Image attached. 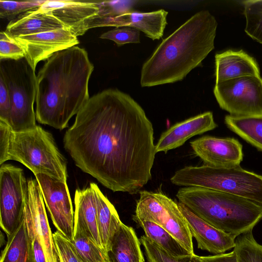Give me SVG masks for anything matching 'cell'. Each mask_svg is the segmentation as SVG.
I'll use <instances>...</instances> for the list:
<instances>
[{
  "label": "cell",
  "instance_id": "7a4b0ae2",
  "mask_svg": "<svg viewBox=\"0 0 262 262\" xmlns=\"http://www.w3.org/2000/svg\"><path fill=\"white\" fill-rule=\"evenodd\" d=\"M87 51L75 46L48 59L37 75L36 119L62 130L90 99L89 82L94 70Z\"/></svg>",
  "mask_w": 262,
  "mask_h": 262
},
{
  "label": "cell",
  "instance_id": "3957f363",
  "mask_svg": "<svg viewBox=\"0 0 262 262\" xmlns=\"http://www.w3.org/2000/svg\"><path fill=\"white\" fill-rule=\"evenodd\" d=\"M217 23L207 10L197 12L162 40L143 64L140 84L150 87L183 79L214 48Z\"/></svg>",
  "mask_w": 262,
  "mask_h": 262
},
{
  "label": "cell",
  "instance_id": "cb8c5ba5",
  "mask_svg": "<svg viewBox=\"0 0 262 262\" xmlns=\"http://www.w3.org/2000/svg\"><path fill=\"white\" fill-rule=\"evenodd\" d=\"M2 252L0 262H35L22 218Z\"/></svg>",
  "mask_w": 262,
  "mask_h": 262
},
{
  "label": "cell",
  "instance_id": "8d00e7d4",
  "mask_svg": "<svg viewBox=\"0 0 262 262\" xmlns=\"http://www.w3.org/2000/svg\"><path fill=\"white\" fill-rule=\"evenodd\" d=\"M11 108L10 100L6 84L0 76V120L8 123Z\"/></svg>",
  "mask_w": 262,
  "mask_h": 262
},
{
  "label": "cell",
  "instance_id": "7402d4cb",
  "mask_svg": "<svg viewBox=\"0 0 262 262\" xmlns=\"http://www.w3.org/2000/svg\"><path fill=\"white\" fill-rule=\"evenodd\" d=\"M94 190L97 222L103 250L108 254L113 238L122 222L113 205L102 193L97 185L90 183Z\"/></svg>",
  "mask_w": 262,
  "mask_h": 262
},
{
  "label": "cell",
  "instance_id": "2e32d148",
  "mask_svg": "<svg viewBox=\"0 0 262 262\" xmlns=\"http://www.w3.org/2000/svg\"><path fill=\"white\" fill-rule=\"evenodd\" d=\"M211 112H207L178 122L163 132L155 145L156 153L175 149L190 138L217 127Z\"/></svg>",
  "mask_w": 262,
  "mask_h": 262
},
{
  "label": "cell",
  "instance_id": "ab89813d",
  "mask_svg": "<svg viewBox=\"0 0 262 262\" xmlns=\"http://www.w3.org/2000/svg\"><path fill=\"white\" fill-rule=\"evenodd\" d=\"M141 262H145L144 257L142 259Z\"/></svg>",
  "mask_w": 262,
  "mask_h": 262
},
{
  "label": "cell",
  "instance_id": "e0dca14e",
  "mask_svg": "<svg viewBox=\"0 0 262 262\" xmlns=\"http://www.w3.org/2000/svg\"><path fill=\"white\" fill-rule=\"evenodd\" d=\"M168 12L163 9L150 12L129 11L115 17L104 20L97 24L100 27H128L143 32L152 40L163 35Z\"/></svg>",
  "mask_w": 262,
  "mask_h": 262
},
{
  "label": "cell",
  "instance_id": "277c9868",
  "mask_svg": "<svg viewBox=\"0 0 262 262\" xmlns=\"http://www.w3.org/2000/svg\"><path fill=\"white\" fill-rule=\"evenodd\" d=\"M176 196L195 215L235 238L262 219V206L234 194L200 187H183Z\"/></svg>",
  "mask_w": 262,
  "mask_h": 262
},
{
  "label": "cell",
  "instance_id": "4dcf8cb0",
  "mask_svg": "<svg viewBox=\"0 0 262 262\" xmlns=\"http://www.w3.org/2000/svg\"><path fill=\"white\" fill-rule=\"evenodd\" d=\"M139 240L148 262H199L195 254L184 257L174 256L145 235H142Z\"/></svg>",
  "mask_w": 262,
  "mask_h": 262
},
{
  "label": "cell",
  "instance_id": "7c38bea8",
  "mask_svg": "<svg viewBox=\"0 0 262 262\" xmlns=\"http://www.w3.org/2000/svg\"><path fill=\"white\" fill-rule=\"evenodd\" d=\"M15 39L24 50L25 59L35 71L39 62L79 43L77 37L67 28L20 36Z\"/></svg>",
  "mask_w": 262,
  "mask_h": 262
},
{
  "label": "cell",
  "instance_id": "44dd1931",
  "mask_svg": "<svg viewBox=\"0 0 262 262\" xmlns=\"http://www.w3.org/2000/svg\"><path fill=\"white\" fill-rule=\"evenodd\" d=\"M155 193L164 208L158 225L173 236L191 254H194L192 236L178 203L161 192Z\"/></svg>",
  "mask_w": 262,
  "mask_h": 262
},
{
  "label": "cell",
  "instance_id": "6da1fadb",
  "mask_svg": "<svg viewBox=\"0 0 262 262\" xmlns=\"http://www.w3.org/2000/svg\"><path fill=\"white\" fill-rule=\"evenodd\" d=\"M152 124L130 96L109 89L91 97L66 131L64 147L76 165L114 192L135 194L151 178Z\"/></svg>",
  "mask_w": 262,
  "mask_h": 262
},
{
  "label": "cell",
  "instance_id": "f546056e",
  "mask_svg": "<svg viewBox=\"0 0 262 262\" xmlns=\"http://www.w3.org/2000/svg\"><path fill=\"white\" fill-rule=\"evenodd\" d=\"M246 18V33L262 44V0L242 2Z\"/></svg>",
  "mask_w": 262,
  "mask_h": 262
},
{
  "label": "cell",
  "instance_id": "ba28073f",
  "mask_svg": "<svg viewBox=\"0 0 262 262\" xmlns=\"http://www.w3.org/2000/svg\"><path fill=\"white\" fill-rule=\"evenodd\" d=\"M27 183L22 220L34 261L59 262L40 186L36 179H28Z\"/></svg>",
  "mask_w": 262,
  "mask_h": 262
},
{
  "label": "cell",
  "instance_id": "836d02e7",
  "mask_svg": "<svg viewBox=\"0 0 262 262\" xmlns=\"http://www.w3.org/2000/svg\"><path fill=\"white\" fill-rule=\"evenodd\" d=\"M24 50L15 38L6 31L0 33V60L11 59L17 60L25 58Z\"/></svg>",
  "mask_w": 262,
  "mask_h": 262
},
{
  "label": "cell",
  "instance_id": "5b68a950",
  "mask_svg": "<svg viewBox=\"0 0 262 262\" xmlns=\"http://www.w3.org/2000/svg\"><path fill=\"white\" fill-rule=\"evenodd\" d=\"M170 181L179 186L200 187L234 194L262 206V176L240 165L186 166L176 171Z\"/></svg>",
  "mask_w": 262,
  "mask_h": 262
},
{
  "label": "cell",
  "instance_id": "d6a6232c",
  "mask_svg": "<svg viewBox=\"0 0 262 262\" xmlns=\"http://www.w3.org/2000/svg\"><path fill=\"white\" fill-rule=\"evenodd\" d=\"M101 39L114 41L118 46L129 43H140V31L128 27H116L105 32L100 37Z\"/></svg>",
  "mask_w": 262,
  "mask_h": 262
},
{
  "label": "cell",
  "instance_id": "f1b7e54d",
  "mask_svg": "<svg viewBox=\"0 0 262 262\" xmlns=\"http://www.w3.org/2000/svg\"><path fill=\"white\" fill-rule=\"evenodd\" d=\"M233 250L237 262H262V245L255 239L252 230L237 236Z\"/></svg>",
  "mask_w": 262,
  "mask_h": 262
},
{
  "label": "cell",
  "instance_id": "d6986e66",
  "mask_svg": "<svg viewBox=\"0 0 262 262\" xmlns=\"http://www.w3.org/2000/svg\"><path fill=\"white\" fill-rule=\"evenodd\" d=\"M74 202V228L82 230L103 250L97 222L96 200L92 188L90 186L84 189H77Z\"/></svg>",
  "mask_w": 262,
  "mask_h": 262
},
{
  "label": "cell",
  "instance_id": "83f0119b",
  "mask_svg": "<svg viewBox=\"0 0 262 262\" xmlns=\"http://www.w3.org/2000/svg\"><path fill=\"white\" fill-rule=\"evenodd\" d=\"M134 3L128 1H98V12L84 22L81 29L82 35L89 29L96 28L97 24L104 20L132 11Z\"/></svg>",
  "mask_w": 262,
  "mask_h": 262
},
{
  "label": "cell",
  "instance_id": "e575fe53",
  "mask_svg": "<svg viewBox=\"0 0 262 262\" xmlns=\"http://www.w3.org/2000/svg\"><path fill=\"white\" fill-rule=\"evenodd\" d=\"M58 252L63 262H81L77 255L71 240L58 231L53 233Z\"/></svg>",
  "mask_w": 262,
  "mask_h": 262
},
{
  "label": "cell",
  "instance_id": "ffe728a7",
  "mask_svg": "<svg viewBox=\"0 0 262 262\" xmlns=\"http://www.w3.org/2000/svg\"><path fill=\"white\" fill-rule=\"evenodd\" d=\"M61 28H67L51 12L37 9L12 19L7 26L5 31L15 38Z\"/></svg>",
  "mask_w": 262,
  "mask_h": 262
},
{
  "label": "cell",
  "instance_id": "603a6c76",
  "mask_svg": "<svg viewBox=\"0 0 262 262\" xmlns=\"http://www.w3.org/2000/svg\"><path fill=\"white\" fill-rule=\"evenodd\" d=\"M108 256L110 262H141L144 257L134 229L123 223L115 234Z\"/></svg>",
  "mask_w": 262,
  "mask_h": 262
},
{
  "label": "cell",
  "instance_id": "f35d334b",
  "mask_svg": "<svg viewBox=\"0 0 262 262\" xmlns=\"http://www.w3.org/2000/svg\"><path fill=\"white\" fill-rule=\"evenodd\" d=\"M58 259H59V262H63V260L62 258V257L60 255V254L58 252Z\"/></svg>",
  "mask_w": 262,
  "mask_h": 262
},
{
  "label": "cell",
  "instance_id": "d590c367",
  "mask_svg": "<svg viewBox=\"0 0 262 262\" xmlns=\"http://www.w3.org/2000/svg\"><path fill=\"white\" fill-rule=\"evenodd\" d=\"M12 132L9 125L0 120V164L8 160V149Z\"/></svg>",
  "mask_w": 262,
  "mask_h": 262
},
{
  "label": "cell",
  "instance_id": "8992f818",
  "mask_svg": "<svg viewBox=\"0 0 262 262\" xmlns=\"http://www.w3.org/2000/svg\"><path fill=\"white\" fill-rule=\"evenodd\" d=\"M8 160L17 161L34 174H43L67 182L66 160L51 134L40 126L25 132L12 130Z\"/></svg>",
  "mask_w": 262,
  "mask_h": 262
},
{
  "label": "cell",
  "instance_id": "52a82bcc",
  "mask_svg": "<svg viewBox=\"0 0 262 262\" xmlns=\"http://www.w3.org/2000/svg\"><path fill=\"white\" fill-rule=\"evenodd\" d=\"M0 76L9 95L11 108L7 124L16 133L34 129L36 115L33 105L37 92V76L25 58L0 60Z\"/></svg>",
  "mask_w": 262,
  "mask_h": 262
},
{
  "label": "cell",
  "instance_id": "484cf974",
  "mask_svg": "<svg viewBox=\"0 0 262 262\" xmlns=\"http://www.w3.org/2000/svg\"><path fill=\"white\" fill-rule=\"evenodd\" d=\"M145 235L172 255L184 257L192 255L173 236L159 225L147 221H136ZM194 255V254H193Z\"/></svg>",
  "mask_w": 262,
  "mask_h": 262
},
{
  "label": "cell",
  "instance_id": "1f68e13d",
  "mask_svg": "<svg viewBox=\"0 0 262 262\" xmlns=\"http://www.w3.org/2000/svg\"><path fill=\"white\" fill-rule=\"evenodd\" d=\"M46 0L26 1H0V16L4 19H12L21 13L34 10L40 7Z\"/></svg>",
  "mask_w": 262,
  "mask_h": 262
},
{
  "label": "cell",
  "instance_id": "74e56055",
  "mask_svg": "<svg viewBox=\"0 0 262 262\" xmlns=\"http://www.w3.org/2000/svg\"><path fill=\"white\" fill-rule=\"evenodd\" d=\"M199 262H237L234 250L228 253H221L214 255L201 256L196 255Z\"/></svg>",
  "mask_w": 262,
  "mask_h": 262
},
{
  "label": "cell",
  "instance_id": "d4e9b609",
  "mask_svg": "<svg viewBox=\"0 0 262 262\" xmlns=\"http://www.w3.org/2000/svg\"><path fill=\"white\" fill-rule=\"evenodd\" d=\"M226 126L258 150L262 151V116L227 115Z\"/></svg>",
  "mask_w": 262,
  "mask_h": 262
},
{
  "label": "cell",
  "instance_id": "4fadbf2b",
  "mask_svg": "<svg viewBox=\"0 0 262 262\" xmlns=\"http://www.w3.org/2000/svg\"><path fill=\"white\" fill-rule=\"evenodd\" d=\"M194 154L205 165L217 167L240 165L243 161L242 144L233 138L205 136L190 142Z\"/></svg>",
  "mask_w": 262,
  "mask_h": 262
},
{
  "label": "cell",
  "instance_id": "4316f807",
  "mask_svg": "<svg viewBox=\"0 0 262 262\" xmlns=\"http://www.w3.org/2000/svg\"><path fill=\"white\" fill-rule=\"evenodd\" d=\"M71 243L81 262H106L108 254L78 228H74Z\"/></svg>",
  "mask_w": 262,
  "mask_h": 262
},
{
  "label": "cell",
  "instance_id": "60d3db41",
  "mask_svg": "<svg viewBox=\"0 0 262 262\" xmlns=\"http://www.w3.org/2000/svg\"><path fill=\"white\" fill-rule=\"evenodd\" d=\"M106 262H110V260H109V259H107V260L106 261Z\"/></svg>",
  "mask_w": 262,
  "mask_h": 262
},
{
  "label": "cell",
  "instance_id": "30bf717a",
  "mask_svg": "<svg viewBox=\"0 0 262 262\" xmlns=\"http://www.w3.org/2000/svg\"><path fill=\"white\" fill-rule=\"evenodd\" d=\"M23 170L10 164L0 168V225L7 236L22 218L27 191Z\"/></svg>",
  "mask_w": 262,
  "mask_h": 262
},
{
  "label": "cell",
  "instance_id": "8fae6325",
  "mask_svg": "<svg viewBox=\"0 0 262 262\" xmlns=\"http://www.w3.org/2000/svg\"><path fill=\"white\" fill-rule=\"evenodd\" d=\"M35 176L54 226L57 231L72 240L74 211L67 182L43 174Z\"/></svg>",
  "mask_w": 262,
  "mask_h": 262
},
{
  "label": "cell",
  "instance_id": "9a60e30c",
  "mask_svg": "<svg viewBox=\"0 0 262 262\" xmlns=\"http://www.w3.org/2000/svg\"><path fill=\"white\" fill-rule=\"evenodd\" d=\"M38 9L51 12L78 37L84 22L98 13L99 6L98 1L46 0Z\"/></svg>",
  "mask_w": 262,
  "mask_h": 262
},
{
  "label": "cell",
  "instance_id": "9c48e42d",
  "mask_svg": "<svg viewBox=\"0 0 262 262\" xmlns=\"http://www.w3.org/2000/svg\"><path fill=\"white\" fill-rule=\"evenodd\" d=\"M213 92L220 107L230 115L262 116L260 76H244L215 83Z\"/></svg>",
  "mask_w": 262,
  "mask_h": 262
},
{
  "label": "cell",
  "instance_id": "ac0fdd59",
  "mask_svg": "<svg viewBox=\"0 0 262 262\" xmlns=\"http://www.w3.org/2000/svg\"><path fill=\"white\" fill-rule=\"evenodd\" d=\"M215 61L216 83L244 76H260L255 60L243 50L216 54Z\"/></svg>",
  "mask_w": 262,
  "mask_h": 262
},
{
  "label": "cell",
  "instance_id": "5bb4252c",
  "mask_svg": "<svg viewBox=\"0 0 262 262\" xmlns=\"http://www.w3.org/2000/svg\"><path fill=\"white\" fill-rule=\"evenodd\" d=\"M178 207L186 220L189 231L197 243L198 248L210 253H224L234 248L235 237L212 226L193 213L184 204Z\"/></svg>",
  "mask_w": 262,
  "mask_h": 262
}]
</instances>
